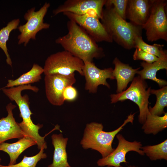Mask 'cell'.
I'll return each mask as SVG.
<instances>
[{
	"mask_svg": "<svg viewBox=\"0 0 167 167\" xmlns=\"http://www.w3.org/2000/svg\"><path fill=\"white\" fill-rule=\"evenodd\" d=\"M67 26V34L55 40L56 43L60 45L65 50L83 62H92L94 58L104 56L103 49L75 21L69 20Z\"/></svg>",
	"mask_w": 167,
	"mask_h": 167,
	"instance_id": "obj_1",
	"label": "cell"
},
{
	"mask_svg": "<svg viewBox=\"0 0 167 167\" xmlns=\"http://www.w3.org/2000/svg\"><path fill=\"white\" fill-rule=\"evenodd\" d=\"M52 143L54 148L52 163L48 167H71L67 161L66 148L68 139L62 134H53Z\"/></svg>",
	"mask_w": 167,
	"mask_h": 167,
	"instance_id": "obj_18",
	"label": "cell"
},
{
	"mask_svg": "<svg viewBox=\"0 0 167 167\" xmlns=\"http://www.w3.org/2000/svg\"><path fill=\"white\" fill-rule=\"evenodd\" d=\"M152 0H129L126 10V18L133 24L142 26L150 15Z\"/></svg>",
	"mask_w": 167,
	"mask_h": 167,
	"instance_id": "obj_15",
	"label": "cell"
},
{
	"mask_svg": "<svg viewBox=\"0 0 167 167\" xmlns=\"http://www.w3.org/2000/svg\"><path fill=\"white\" fill-rule=\"evenodd\" d=\"M128 0H106L105 6H112L117 14L123 19H126Z\"/></svg>",
	"mask_w": 167,
	"mask_h": 167,
	"instance_id": "obj_27",
	"label": "cell"
},
{
	"mask_svg": "<svg viewBox=\"0 0 167 167\" xmlns=\"http://www.w3.org/2000/svg\"><path fill=\"white\" fill-rule=\"evenodd\" d=\"M83 69V76L86 83L85 89L89 93L97 92L98 86L102 85L110 88L107 79H115L113 75V69L111 67L101 69L98 68L92 62H85Z\"/></svg>",
	"mask_w": 167,
	"mask_h": 167,
	"instance_id": "obj_13",
	"label": "cell"
},
{
	"mask_svg": "<svg viewBox=\"0 0 167 167\" xmlns=\"http://www.w3.org/2000/svg\"><path fill=\"white\" fill-rule=\"evenodd\" d=\"M45 92L48 101L52 105L61 106L64 103L63 93L67 86H72L76 79L74 73L65 75L57 74L45 75Z\"/></svg>",
	"mask_w": 167,
	"mask_h": 167,
	"instance_id": "obj_9",
	"label": "cell"
},
{
	"mask_svg": "<svg viewBox=\"0 0 167 167\" xmlns=\"http://www.w3.org/2000/svg\"><path fill=\"white\" fill-rule=\"evenodd\" d=\"M10 103L6 106L8 115L0 119V144L8 140L22 138L25 134L13 117L12 110L16 107Z\"/></svg>",
	"mask_w": 167,
	"mask_h": 167,
	"instance_id": "obj_14",
	"label": "cell"
},
{
	"mask_svg": "<svg viewBox=\"0 0 167 167\" xmlns=\"http://www.w3.org/2000/svg\"><path fill=\"white\" fill-rule=\"evenodd\" d=\"M63 96L65 101H73L77 98L78 92L75 87L72 86H69L65 89Z\"/></svg>",
	"mask_w": 167,
	"mask_h": 167,
	"instance_id": "obj_29",
	"label": "cell"
},
{
	"mask_svg": "<svg viewBox=\"0 0 167 167\" xmlns=\"http://www.w3.org/2000/svg\"><path fill=\"white\" fill-rule=\"evenodd\" d=\"M35 144L36 143L33 139L24 136L15 143H2L0 144V151L9 155L10 158L9 165H12L16 164V160L24 151Z\"/></svg>",
	"mask_w": 167,
	"mask_h": 167,
	"instance_id": "obj_19",
	"label": "cell"
},
{
	"mask_svg": "<svg viewBox=\"0 0 167 167\" xmlns=\"http://www.w3.org/2000/svg\"><path fill=\"white\" fill-rule=\"evenodd\" d=\"M143 67L141 70L137 73L138 75L143 79H151L156 83L161 88L167 86L166 80L158 78L156 77L157 72L161 69H167V55L166 52L163 54L156 61L149 63L143 62L140 63Z\"/></svg>",
	"mask_w": 167,
	"mask_h": 167,
	"instance_id": "obj_16",
	"label": "cell"
},
{
	"mask_svg": "<svg viewBox=\"0 0 167 167\" xmlns=\"http://www.w3.org/2000/svg\"><path fill=\"white\" fill-rule=\"evenodd\" d=\"M44 73L43 67L34 64L31 69L15 80L9 79L6 86L3 88H10L28 84L38 82L41 79V75Z\"/></svg>",
	"mask_w": 167,
	"mask_h": 167,
	"instance_id": "obj_20",
	"label": "cell"
},
{
	"mask_svg": "<svg viewBox=\"0 0 167 167\" xmlns=\"http://www.w3.org/2000/svg\"><path fill=\"white\" fill-rule=\"evenodd\" d=\"M113 63L115 66L113 75L117 83L116 92L119 93L126 89L128 83L132 81L140 68L133 69L128 64L122 62L117 57L114 59Z\"/></svg>",
	"mask_w": 167,
	"mask_h": 167,
	"instance_id": "obj_17",
	"label": "cell"
},
{
	"mask_svg": "<svg viewBox=\"0 0 167 167\" xmlns=\"http://www.w3.org/2000/svg\"><path fill=\"white\" fill-rule=\"evenodd\" d=\"M44 149L41 148L38 153L33 156L28 157L24 155L22 160L18 163L7 166L0 164V167H36L39 161L47 157L46 154L44 152Z\"/></svg>",
	"mask_w": 167,
	"mask_h": 167,
	"instance_id": "obj_26",
	"label": "cell"
},
{
	"mask_svg": "<svg viewBox=\"0 0 167 167\" xmlns=\"http://www.w3.org/2000/svg\"><path fill=\"white\" fill-rule=\"evenodd\" d=\"M1 159L0 158V162H1Z\"/></svg>",
	"mask_w": 167,
	"mask_h": 167,
	"instance_id": "obj_32",
	"label": "cell"
},
{
	"mask_svg": "<svg viewBox=\"0 0 167 167\" xmlns=\"http://www.w3.org/2000/svg\"><path fill=\"white\" fill-rule=\"evenodd\" d=\"M50 6L49 3L46 2L38 11H35V7L28 11L24 16L26 23L17 28L20 32L18 36V44H23L26 46L31 39H36L39 32L49 28L50 24L44 23V18Z\"/></svg>",
	"mask_w": 167,
	"mask_h": 167,
	"instance_id": "obj_8",
	"label": "cell"
},
{
	"mask_svg": "<svg viewBox=\"0 0 167 167\" xmlns=\"http://www.w3.org/2000/svg\"><path fill=\"white\" fill-rule=\"evenodd\" d=\"M135 114L131 113L119 127L111 131H103L102 123L93 122L87 124L80 142L82 147L85 149L91 148L97 151L102 158L106 157L114 149L112 148V143L115 137L127 123L133 124Z\"/></svg>",
	"mask_w": 167,
	"mask_h": 167,
	"instance_id": "obj_4",
	"label": "cell"
},
{
	"mask_svg": "<svg viewBox=\"0 0 167 167\" xmlns=\"http://www.w3.org/2000/svg\"><path fill=\"white\" fill-rule=\"evenodd\" d=\"M83 61L66 50L53 54L46 58L44 67L45 75H67L77 71L83 76Z\"/></svg>",
	"mask_w": 167,
	"mask_h": 167,
	"instance_id": "obj_6",
	"label": "cell"
},
{
	"mask_svg": "<svg viewBox=\"0 0 167 167\" xmlns=\"http://www.w3.org/2000/svg\"><path fill=\"white\" fill-rule=\"evenodd\" d=\"M63 14L82 28L96 42L112 43L113 40L97 15L88 14L78 15L66 12Z\"/></svg>",
	"mask_w": 167,
	"mask_h": 167,
	"instance_id": "obj_11",
	"label": "cell"
},
{
	"mask_svg": "<svg viewBox=\"0 0 167 167\" xmlns=\"http://www.w3.org/2000/svg\"><path fill=\"white\" fill-rule=\"evenodd\" d=\"M150 93L156 96V101L153 107L149 106V112L152 114L158 116L164 114L165 113L164 109L167 106V86L157 90L151 89Z\"/></svg>",
	"mask_w": 167,
	"mask_h": 167,
	"instance_id": "obj_22",
	"label": "cell"
},
{
	"mask_svg": "<svg viewBox=\"0 0 167 167\" xmlns=\"http://www.w3.org/2000/svg\"><path fill=\"white\" fill-rule=\"evenodd\" d=\"M133 57L134 60H141L149 63L153 62L158 59L156 56L138 48H135Z\"/></svg>",
	"mask_w": 167,
	"mask_h": 167,
	"instance_id": "obj_28",
	"label": "cell"
},
{
	"mask_svg": "<svg viewBox=\"0 0 167 167\" xmlns=\"http://www.w3.org/2000/svg\"><path fill=\"white\" fill-rule=\"evenodd\" d=\"M144 154L152 161L164 159L167 160V140L156 145L141 147Z\"/></svg>",
	"mask_w": 167,
	"mask_h": 167,
	"instance_id": "obj_24",
	"label": "cell"
},
{
	"mask_svg": "<svg viewBox=\"0 0 167 167\" xmlns=\"http://www.w3.org/2000/svg\"><path fill=\"white\" fill-rule=\"evenodd\" d=\"M3 93L11 101H14L19 107L20 111V117L22 121L18 124L25 136L33 139L36 143L38 148L41 149L43 148L46 149L47 146L45 140V137L52 131L46 134L44 137L40 136L39 130L43 126L39 124L36 125L31 119V115L32 114L29 108V102L28 96L27 95L22 96L21 92L25 90H31L36 92L37 88L31 84L9 88H2Z\"/></svg>",
	"mask_w": 167,
	"mask_h": 167,
	"instance_id": "obj_2",
	"label": "cell"
},
{
	"mask_svg": "<svg viewBox=\"0 0 167 167\" xmlns=\"http://www.w3.org/2000/svg\"><path fill=\"white\" fill-rule=\"evenodd\" d=\"M142 129L146 134L156 135L167 127V113L163 116L152 114L148 112L146 119L143 124Z\"/></svg>",
	"mask_w": 167,
	"mask_h": 167,
	"instance_id": "obj_21",
	"label": "cell"
},
{
	"mask_svg": "<svg viewBox=\"0 0 167 167\" xmlns=\"http://www.w3.org/2000/svg\"><path fill=\"white\" fill-rule=\"evenodd\" d=\"M164 45L154 44L150 45L145 43L142 36L137 37L135 40V48H138L158 58L160 57L166 51L163 49Z\"/></svg>",
	"mask_w": 167,
	"mask_h": 167,
	"instance_id": "obj_25",
	"label": "cell"
},
{
	"mask_svg": "<svg viewBox=\"0 0 167 167\" xmlns=\"http://www.w3.org/2000/svg\"><path fill=\"white\" fill-rule=\"evenodd\" d=\"M116 137L118 141L117 148L107 156L98 160L97 164L98 166L121 167V163H128L126 156L130 151H135L141 156L144 155L141 149L142 144L140 142L135 140L132 142L129 141L120 134H117Z\"/></svg>",
	"mask_w": 167,
	"mask_h": 167,
	"instance_id": "obj_10",
	"label": "cell"
},
{
	"mask_svg": "<svg viewBox=\"0 0 167 167\" xmlns=\"http://www.w3.org/2000/svg\"><path fill=\"white\" fill-rule=\"evenodd\" d=\"M19 23V19H14L0 30V48L6 55L7 63L11 66L12 65V62L8 52L6 42L9 39L11 32L13 30L17 28Z\"/></svg>",
	"mask_w": 167,
	"mask_h": 167,
	"instance_id": "obj_23",
	"label": "cell"
},
{
	"mask_svg": "<svg viewBox=\"0 0 167 167\" xmlns=\"http://www.w3.org/2000/svg\"><path fill=\"white\" fill-rule=\"evenodd\" d=\"M127 167H139L138 166H136L135 165H130L129 166H128Z\"/></svg>",
	"mask_w": 167,
	"mask_h": 167,
	"instance_id": "obj_30",
	"label": "cell"
},
{
	"mask_svg": "<svg viewBox=\"0 0 167 167\" xmlns=\"http://www.w3.org/2000/svg\"><path fill=\"white\" fill-rule=\"evenodd\" d=\"M107 167H113L110 166H107Z\"/></svg>",
	"mask_w": 167,
	"mask_h": 167,
	"instance_id": "obj_31",
	"label": "cell"
},
{
	"mask_svg": "<svg viewBox=\"0 0 167 167\" xmlns=\"http://www.w3.org/2000/svg\"><path fill=\"white\" fill-rule=\"evenodd\" d=\"M148 88L145 80L139 75L134 77L129 87L125 90L110 95L111 103L129 100L135 103L138 106L139 113L138 121L143 124L146 119L148 112V99L151 94V88Z\"/></svg>",
	"mask_w": 167,
	"mask_h": 167,
	"instance_id": "obj_5",
	"label": "cell"
},
{
	"mask_svg": "<svg viewBox=\"0 0 167 167\" xmlns=\"http://www.w3.org/2000/svg\"><path fill=\"white\" fill-rule=\"evenodd\" d=\"M106 0H67L54 9V15L60 13L69 12L78 15L91 14L102 17L103 6Z\"/></svg>",
	"mask_w": 167,
	"mask_h": 167,
	"instance_id": "obj_12",
	"label": "cell"
},
{
	"mask_svg": "<svg viewBox=\"0 0 167 167\" xmlns=\"http://www.w3.org/2000/svg\"><path fill=\"white\" fill-rule=\"evenodd\" d=\"M101 23L113 41L126 49L135 48L136 38L141 36L142 26L123 19L114 11L112 6H105Z\"/></svg>",
	"mask_w": 167,
	"mask_h": 167,
	"instance_id": "obj_3",
	"label": "cell"
},
{
	"mask_svg": "<svg viewBox=\"0 0 167 167\" xmlns=\"http://www.w3.org/2000/svg\"><path fill=\"white\" fill-rule=\"evenodd\" d=\"M166 4L165 0H152L149 17L142 26L146 31L148 41L153 42L160 39L167 41Z\"/></svg>",
	"mask_w": 167,
	"mask_h": 167,
	"instance_id": "obj_7",
	"label": "cell"
}]
</instances>
